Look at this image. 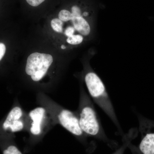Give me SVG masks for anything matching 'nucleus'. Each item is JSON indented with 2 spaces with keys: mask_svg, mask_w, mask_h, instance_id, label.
Returning <instances> with one entry per match:
<instances>
[{
  "mask_svg": "<svg viewBox=\"0 0 154 154\" xmlns=\"http://www.w3.org/2000/svg\"><path fill=\"white\" fill-rule=\"evenodd\" d=\"M83 103L79 117L80 126L83 132L102 142L112 149H117L118 142L107 136L95 107L90 99L85 98Z\"/></svg>",
  "mask_w": 154,
  "mask_h": 154,
  "instance_id": "f257e3e1",
  "label": "nucleus"
},
{
  "mask_svg": "<svg viewBox=\"0 0 154 154\" xmlns=\"http://www.w3.org/2000/svg\"><path fill=\"white\" fill-rule=\"evenodd\" d=\"M88 91L94 102L110 119L118 130L119 134L123 135V131L105 85L99 76L94 72H88L85 76Z\"/></svg>",
  "mask_w": 154,
  "mask_h": 154,
  "instance_id": "f03ea898",
  "label": "nucleus"
},
{
  "mask_svg": "<svg viewBox=\"0 0 154 154\" xmlns=\"http://www.w3.org/2000/svg\"><path fill=\"white\" fill-rule=\"evenodd\" d=\"M137 117L140 142L137 146L131 143L128 148L133 154H154V121L139 114H137Z\"/></svg>",
  "mask_w": 154,
  "mask_h": 154,
  "instance_id": "7ed1b4c3",
  "label": "nucleus"
},
{
  "mask_svg": "<svg viewBox=\"0 0 154 154\" xmlns=\"http://www.w3.org/2000/svg\"><path fill=\"white\" fill-rule=\"evenodd\" d=\"M53 60L52 56L35 52L29 55L27 60L25 72L35 82H38L46 74Z\"/></svg>",
  "mask_w": 154,
  "mask_h": 154,
  "instance_id": "20e7f679",
  "label": "nucleus"
},
{
  "mask_svg": "<svg viewBox=\"0 0 154 154\" xmlns=\"http://www.w3.org/2000/svg\"><path fill=\"white\" fill-rule=\"evenodd\" d=\"M58 120L65 128L76 136L81 137L85 134L80 126L79 117L72 111L66 109L61 110Z\"/></svg>",
  "mask_w": 154,
  "mask_h": 154,
  "instance_id": "39448f33",
  "label": "nucleus"
},
{
  "mask_svg": "<svg viewBox=\"0 0 154 154\" xmlns=\"http://www.w3.org/2000/svg\"><path fill=\"white\" fill-rule=\"evenodd\" d=\"M22 115V109L19 107H15L8 114L3 125V129L12 132L20 131L24 128V124L20 119Z\"/></svg>",
  "mask_w": 154,
  "mask_h": 154,
  "instance_id": "423d86ee",
  "label": "nucleus"
},
{
  "mask_svg": "<svg viewBox=\"0 0 154 154\" xmlns=\"http://www.w3.org/2000/svg\"><path fill=\"white\" fill-rule=\"evenodd\" d=\"M45 111V109L43 107H38L33 109L29 113L30 118L33 121L30 131L33 134L37 135L41 132L42 122L44 118Z\"/></svg>",
  "mask_w": 154,
  "mask_h": 154,
  "instance_id": "0eeeda50",
  "label": "nucleus"
},
{
  "mask_svg": "<svg viewBox=\"0 0 154 154\" xmlns=\"http://www.w3.org/2000/svg\"><path fill=\"white\" fill-rule=\"evenodd\" d=\"M137 134V129L132 128L130 130L128 133L125 134L122 137V144L112 154H124L125 150L132 140L136 137Z\"/></svg>",
  "mask_w": 154,
  "mask_h": 154,
  "instance_id": "6e6552de",
  "label": "nucleus"
},
{
  "mask_svg": "<svg viewBox=\"0 0 154 154\" xmlns=\"http://www.w3.org/2000/svg\"><path fill=\"white\" fill-rule=\"evenodd\" d=\"M74 17L73 14L71 9V11L67 10H62L59 14V19L63 22H67L71 20Z\"/></svg>",
  "mask_w": 154,
  "mask_h": 154,
  "instance_id": "1a4fd4ad",
  "label": "nucleus"
},
{
  "mask_svg": "<svg viewBox=\"0 0 154 154\" xmlns=\"http://www.w3.org/2000/svg\"><path fill=\"white\" fill-rule=\"evenodd\" d=\"M51 27L54 31L58 33L63 32V22L59 19H53L51 22Z\"/></svg>",
  "mask_w": 154,
  "mask_h": 154,
  "instance_id": "9d476101",
  "label": "nucleus"
},
{
  "mask_svg": "<svg viewBox=\"0 0 154 154\" xmlns=\"http://www.w3.org/2000/svg\"><path fill=\"white\" fill-rule=\"evenodd\" d=\"M84 40V36L80 35H73L67 38L66 42L72 45H77L82 43Z\"/></svg>",
  "mask_w": 154,
  "mask_h": 154,
  "instance_id": "9b49d317",
  "label": "nucleus"
},
{
  "mask_svg": "<svg viewBox=\"0 0 154 154\" xmlns=\"http://www.w3.org/2000/svg\"><path fill=\"white\" fill-rule=\"evenodd\" d=\"M3 154H22V153L17 147L14 145H10L4 150Z\"/></svg>",
  "mask_w": 154,
  "mask_h": 154,
  "instance_id": "f8f14e48",
  "label": "nucleus"
},
{
  "mask_svg": "<svg viewBox=\"0 0 154 154\" xmlns=\"http://www.w3.org/2000/svg\"><path fill=\"white\" fill-rule=\"evenodd\" d=\"M76 31L74 27L70 25L66 28L64 32L65 35L67 37V38H69V37H71L73 35H76V34H75V32Z\"/></svg>",
  "mask_w": 154,
  "mask_h": 154,
  "instance_id": "ddd939ff",
  "label": "nucleus"
},
{
  "mask_svg": "<svg viewBox=\"0 0 154 154\" xmlns=\"http://www.w3.org/2000/svg\"><path fill=\"white\" fill-rule=\"evenodd\" d=\"M26 1L30 6L33 7H37L43 2L45 0H26Z\"/></svg>",
  "mask_w": 154,
  "mask_h": 154,
  "instance_id": "4468645a",
  "label": "nucleus"
},
{
  "mask_svg": "<svg viewBox=\"0 0 154 154\" xmlns=\"http://www.w3.org/2000/svg\"><path fill=\"white\" fill-rule=\"evenodd\" d=\"M6 48L5 45L0 43V60L2 59L6 52Z\"/></svg>",
  "mask_w": 154,
  "mask_h": 154,
  "instance_id": "2eb2a0df",
  "label": "nucleus"
},
{
  "mask_svg": "<svg viewBox=\"0 0 154 154\" xmlns=\"http://www.w3.org/2000/svg\"><path fill=\"white\" fill-rule=\"evenodd\" d=\"M61 48L62 49H65L66 48V46H65L64 45H61Z\"/></svg>",
  "mask_w": 154,
  "mask_h": 154,
  "instance_id": "dca6fc26",
  "label": "nucleus"
}]
</instances>
